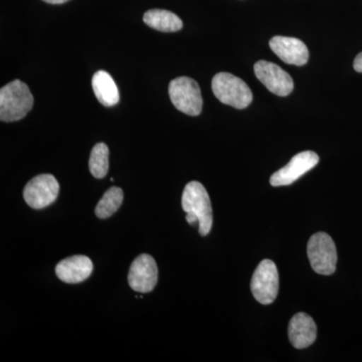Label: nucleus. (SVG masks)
<instances>
[{
	"instance_id": "obj_1",
	"label": "nucleus",
	"mask_w": 362,
	"mask_h": 362,
	"mask_svg": "<svg viewBox=\"0 0 362 362\" xmlns=\"http://www.w3.org/2000/svg\"><path fill=\"white\" fill-rule=\"evenodd\" d=\"M33 106V94L21 81H13L0 90V120L2 122H14L25 118Z\"/></svg>"
},
{
	"instance_id": "obj_2",
	"label": "nucleus",
	"mask_w": 362,
	"mask_h": 362,
	"mask_svg": "<svg viewBox=\"0 0 362 362\" xmlns=\"http://www.w3.org/2000/svg\"><path fill=\"white\" fill-rule=\"evenodd\" d=\"M183 211L199 218V232L206 237L213 226V209L206 188L199 181H190L183 190L181 199Z\"/></svg>"
},
{
	"instance_id": "obj_3",
	"label": "nucleus",
	"mask_w": 362,
	"mask_h": 362,
	"mask_svg": "<svg viewBox=\"0 0 362 362\" xmlns=\"http://www.w3.org/2000/svg\"><path fill=\"white\" fill-rule=\"evenodd\" d=\"M214 96L221 103L235 109H245L252 103V93L249 86L230 73H218L211 82Z\"/></svg>"
},
{
	"instance_id": "obj_4",
	"label": "nucleus",
	"mask_w": 362,
	"mask_h": 362,
	"mask_svg": "<svg viewBox=\"0 0 362 362\" xmlns=\"http://www.w3.org/2000/svg\"><path fill=\"white\" fill-rule=\"evenodd\" d=\"M171 103L177 110L189 116H199L202 110L201 88L194 78H176L168 87Z\"/></svg>"
},
{
	"instance_id": "obj_5",
	"label": "nucleus",
	"mask_w": 362,
	"mask_h": 362,
	"mask_svg": "<svg viewBox=\"0 0 362 362\" xmlns=\"http://www.w3.org/2000/svg\"><path fill=\"white\" fill-rule=\"evenodd\" d=\"M312 269L320 275H332L337 270V251L332 238L326 233L312 235L307 246Z\"/></svg>"
},
{
	"instance_id": "obj_6",
	"label": "nucleus",
	"mask_w": 362,
	"mask_h": 362,
	"mask_svg": "<svg viewBox=\"0 0 362 362\" xmlns=\"http://www.w3.org/2000/svg\"><path fill=\"white\" fill-rule=\"evenodd\" d=\"M252 296L263 305L275 301L279 293L277 266L271 259H263L257 267L251 282Z\"/></svg>"
},
{
	"instance_id": "obj_7",
	"label": "nucleus",
	"mask_w": 362,
	"mask_h": 362,
	"mask_svg": "<svg viewBox=\"0 0 362 362\" xmlns=\"http://www.w3.org/2000/svg\"><path fill=\"white\" fill-rule=\"evenodd\" d=\"M59 192L58 180L52 175H40L28 181L23 189L26 204L35 209H42L56 202Z\"/></svg>"
},
{
	"instance_id": "obj_8",
	"label": "nucleus",
	"mask_w": 362,
	"mask_h": 362,
	"mask_svg": "<svg viewBox=\"0 0 362 362\" xmlns=\"http://www.w3.org/2000/svg\"><path fill=\"white\" fill-rule=\"evenodd\" d=\"M158 282V267L150 255L141 254L131 264L128 283L138 293H149Z\"/></svg>"
},
{
	"instance_id": "obj_9",
	"label": "nucleus",
	"mask_w": 362,
	"mask_h": 362,
	"mask_svg": "<svg viewBox=\"0 0 362 362\" xmlns=\"http://www.w3.org/2000/svg\"><path fill=\"white\" fill-rule=\"evenodd\" d=\"M254 71L259 82L277 96H288L294 89V82L291 76L276 64L259 61L255 65Z\"/></svg>"
},
{
	"instance_id": "obj_10",
	"label": "nucleus",
	"mask_w": 362,
	"mask_h": 362,
	"mask_svg": "<svg viewBox=\"0 0 362 362\" xmlns=\"http://www.w3.org/2000/svg\"><path fill=\"white\" fill-rule=\"evenodd\" d=\"M319 156L313 151H304L293 157L284 168L271 176L270 183L273 187H286L299 180L305 173L315 168Z\"/></svg>"
},
{
	"instance_id": "obj_11",
	"label": "nucleus",
	"mask_w": 362,
	"mask_h": 362,
	"mask_svg": "<svg viewBox=\"0 0 362 362\" xmlns=\"http://www.w3.org/2000/svg\"><path fill=\"white\" fill-rule=\"evenodd\" d=\"M270 47L288 65L301 66L308 62V47L296 37H274L270 40Z\"/></svg>"
},
{
	"instance_id": "obj_12",
	"label": "nucleus",
	"mask_w": 362,
	"mask_h": 362,
	"mask_svg": "<svg viewBox=\"0 0 362 362\" xmlns=\"http://www.w3.org/2000/svg\"><path fill=\"white\" fill-rule=\"evenodd\" d=\"M93 269V262L88 257L78 255L59 262L56 267V274L63 282L78 284L90 277Z\"/></svg>"
},
{
	"instance_id": "obj_13",
	"label": "nucleus",
	"mask_w": 362,
	"mask_h": 362,
	"mask_svg": "<svg viewBox=\"0 0 362 362\" xmlns=\"http://www.w3.org/2000/svg\"><path fill=\"white\" fill-rule=\"evenodd\" d=\"M288 333L295 349H307L316 340L317 326L311 316L300 312L290 320Z\"/></svg>"
},
{
	"instance_id": "obj_14",
	"label": "nucleus",
	"mask_w": 362,
	"mask_h": 362,
	"mask_svg": "<svg viewBox=\"0 0 362 362\" xmlns=\"http://www.w3.org/2000/svg\"><path fill=\"white\" fill-rule=\"evenodd\" d=\"M92 87L98 101L105 107H113L119 103L118 88L110 74L105 71H98L93 76Z\"/></svg>"
},
{
	"instance_id": "obj_15",
	"label": "nucleus",
	"mask_w": 362,
	"mask_h": 362,
	"mask_svg": "<svg viewBox=\"0 0 362 362\" xmlns=\"http://www.w3.org/2000/svg\"><path fill=\"white\" fill-rule=\"evenodd\" d=\"M143 21L149 28L162 33H175L182 28V21L171 11L150 9L143 16Z\"/></svg>"
},
{
	"instance_id": "obj_16",
	"label": "nucleus",
	"mask_w": 362,
	"mask_h": 362,
	"mask_svg": "<svg viewBox=\"0 0 362 362\" xmlns=\"http://www.w3.org/2000/svg\"><path fill=\"white\" fill-rule=\"evenodd\" d=\"M124 199L123 190L120 187H113L105 192L101 201L98 202L95 214L99 218H109L118 211Z\"/></svg>"
},
{
	"instance_id": "obj_17",
	"label": "nucleus",
	"mask_w": 362,
	"mask_h": 362,
	"mask_svg": "<svg viewBox=\"0 0 362 362\" xmlns=\"http://www.w3.org/2000/svg\"><path fill=\"white\" fill-rule=\"evenodd\" d=\"M89 168L90 175L98 180L107 175L109 170V148L105 143H98L90 151Z\"/></svg>"
},
{
	"instance_id": "obj_18",
	"label": "nucleus",
	"mask_w": 362,
	"mask_h": 362,
	"mask_svg": "<svg viewBox=\"0 0 362 362\" xmlns=\"http://www.w3.org/2000/svg\"><path fill=\"white\" fill-rule=\"evenodd\" d=\"M354 70L358 71V73H362V52L357 54L356 59H354Z\"/></svg>"
},
{
	"instance_id": "obj_19",
	"label": "nucleus",
	"mask_w": 362,
	"mask_h": 362,
	"mask_svg": "<svg viewBox=\"0 0 362 362\" xmlns=\"http://www.w3.org/2000/svg\"><path fill=\"white\" fill-rule=\"evenodd\" d=\"M187 221L189 225H195V223H199V218H197V216L194 214H187Z\"/></svg>"
},
{
	"instance_id": "obj_20",
	"label": "nucleus",
	"mask_w": 362,
	"mask_h": 362,
	"mask_svg": "<svg viewBox=\"0 0 362 362\" xmlns=\"http://www.w3.org/2000/svg\"><path fill=\"white\" fill-rule=\"evenodd\" d=\"M42 1L47 2V4H62L68 2L69 0H42Z\"/></svg>"
}]
</instances>
